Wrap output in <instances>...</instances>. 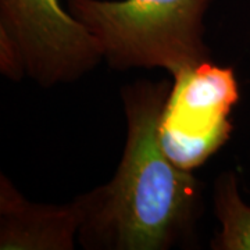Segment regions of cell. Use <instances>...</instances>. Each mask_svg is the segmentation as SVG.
<instances>
[{"instance_id":"obj_3","label":"cell","mask_w":250,"mask_h":250,"mask_svg":"<svg viewBox=\"0 0 250 250\" xmlns=\"http://www.w3.org/2000/svg\"><path fill=\"white\" fill-rule=\"evenodd\" d=\"M102 60L95 36L59 0H0V71L9 80L52 88Z\"/></svg>"},{"instance_id":"obj_4","label":"cell","mask_w":250,"mask_h":250,"mask_svg":"<svg viewBox=\"0 0 250 250\" xmlns=\"http://www.w3.org/2000/svg\"><path fill=\"white\" fill-rule=\"evenodd\" d=\"M238 100L239 86L229 67L206 62L172 75L159 123L161 149L184 170L200 167L228 142Z\"/></svg>"},{"instance_id":"obj_2","label":"cell","mask_w":250,"mask_h":250,"mask_svg":"<svg viewBox=\"0 0 250 250\" xmlns=\"http://www.w3.org/2000/svg\"><path fill=\"white\" fill-rule=\"evenodd\" d=\"M114 70L164 68L175 75L211 62L205 16L213 0H65Z\"/></svg>"},{"instance_id":"obj_5","label":"cell","mask_w":250,"mask_h":250,"mask_svg":"<svg viewBox=\"0 0 250 250\" xmlns=\"http://www.w3.org/2000/svg\"><path fill=\"white\" fill-rule=\"evenodd\" d=\"M81 224L82 206L78 197L62 206L32 203L1 175V250H71Z\"/></svg>"},{"instance_id":"obj_1","label":"cell","mask_w":250,"mask_h":250,"mask_svg":"<svg viewBox=\"0 0 250 250\" xmlns=\"http://www.w3.org/2000/svg\"><path fill=\"white\" fill-rule=\"evenodd\" d=\"M171 81H138L121 90L124 153L113 179L78 196V241L86 249L166 250L193 239L202 182L161 149L159 123Z\"/></svg>"},{"instance_id":"obj_6","label":"cell","mask_w":250,"mask_h":250,"mask_svg":"<svg viewBox=\"0 0 250 250\" xmlns=\"http://www.w3.org/2000/svg\"><path fill=\"white\" fill-rule=\"evenodd\" d=\"M214 214L221 231L211 242L214 250H250V206L238 192L235 174L228 171L215 178Z\"/></svg>"}]
</instances>
